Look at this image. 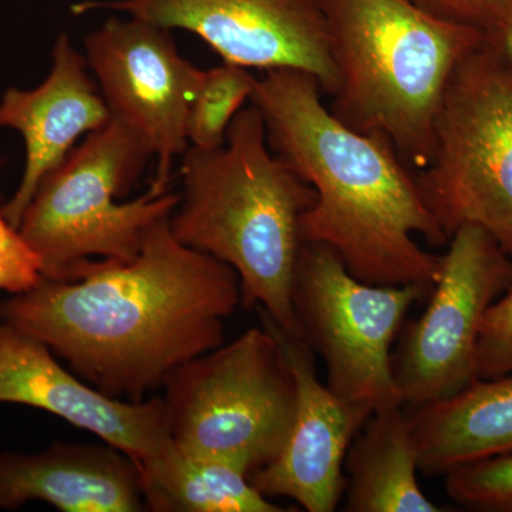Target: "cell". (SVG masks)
Instances as JSON below:
<instances>
[{
  "mask_svg": "<svg viewBox=\"0 0 512 512\" xmlns=\"http://www.w3.org/2000/svg\"><path fill=\"white\" fill-rule=\"evenodd\" d=\"M339 74L330 111L346 126L389 141L413 171L429 165L441 99L483 30L414 0H320Z\"/></svg>",
  "mask_w": 512,
  "mask_h": 512,
  "instance_id": "4",
  "label": "cell"
},
{
  "mask_svg": "<svg viewBox=\"0 0 512 512\" xmlns=\"http://www.w3.org/2000/svg\"><path fill=\"white\" fill-rule=\"evenodd\" d=\"M312 74L266 70L249 103L261 111L268 144L316 192L302 215V244L326 245L350 274L370 285H414L431 292L447 247L414 173L392 144L342 123L323 104Z\"/></svg>",
  "mask_w": 512,
  "mask_h": 512,
  "instance_id": "2",
  "label": "cell"
},
{
  "mask_svg": "<svg viewBox=\"0 0 512 512\" xmlns=\"http://www.w3.org/2000/svg\"><path fill=\"white\" fill-rule=\"evenodd\" d=\"M256 80L247 67L224 63L204 70L188 111L190 146L211 150L224 146L228 128L254 93Z\"/></svg>",
  "mask_w": 512,
  "mask_h": 512,
  "instance_id": "19",
  "label": "cell"
},
{
  "mask_svg": "<svg viewBox=\"0 0 512 512\" xmlns=\"http://www.w3.org/2000/svg\"><path fill=\"white\" fill-rule=\"evenodd\" d=\"M237 272L174 237L170 218L130 262L87 261L0 302V320L45 343L107 396L143 402L178 367L224 343Z\"/></svg>",
  "mask_w": 512,
  "mask_h": 512,
  "instance_id": "1",
  "label": "cell"
},
{
  "mask_svg": "<svg viewBox=\"0 0 512 512\" xmlns=\"http://www.w3.org/2000/svg\"><path fill=\"white\" fill-rule=\"evenodd\" d=\"M117 10L164 29L204 40L224 63L247 69H295L312 74L335 96L339 74L330 52L320 0H109L73 6L76 15Z\"/></svg>",
  "mask_w": 512,
  "mask_h": 512,
  "instance_id": "11",
  "label": "cell"
},
{
  "mask_svg": "<svg viewBox=\"0 0 512 512\" xmlns=\"http://www.w3.org/2000/svg\"><path fill=\"white\" fill-rule=\"evenodd\" d=\"M153 158L133 128L111 117L87 134L39 184L19 232L42 264L43 278L70 281L80 266L137 258L148 232L173 215L180 195L167 191L119 202Z\"/></svg>",
  "mask_w": 512,
  "mask_h": 512,
  "instance_id": "5",
  "label": "cell"
},
{
  "mask_svg": "<svg viewBox=\"0 0 512 512\" xmlns=\"http://www.w3.org/2000/svg\"><path fill=\"white\" fill-rule=\"evenodd\" d=\"M512 286V259L490 234L463 227L441 255L429 305L392 355L404 406L441 402L476 382L478 338L491 305Z\"/></svg>",
  "mask_w": 512,
  "mask_h": 512,
  "instance_id": "9",
  "label": "cell"
},
{
  "mask_svg": "<svg viewBox=\"0 0 512 512\" xmlns=\"http://www.w3.org/2000/svg\"><path fill=\"white\" fill-rule=\"evenodd\" d=\"M84 50L111 117L133 128L156 158L150 191H170L174 161L190 147L188 111L204 70L180 55L170 30L138 18L107 19Z\"/></svg>",
  "mask_w": 512,
  "mask_h": 512,
  "instance_id": "10",
  "label": "cell"
},
{
  "mask_svg": "<svg viewBox=\"0 0 512 512\" xmlns=\"http://www.w3.org/2000/svg\"><path fill=\"white\" fill-rule=\"evenodd\" d=\"M138 468L147 511H288L259 493L245 471L215 458L191 456L173 441Z\"/></svg>",
  "mask_w": 512,
  "mask_h": 512,
  "instance_id": "18",
  "label": "cell"
},
{
  "mask_svg": "<svg viewBox=\"0 0 512 512\" xmlns=\"http://www.w3.org/2000/svg\"><path fill=\"white\" fill-rule=\"evenodd\" d=\"M414 177L448 241L481 228L512 259V59L488 37L451 74L433 157Z\"/></svg>",
  "mask_w": 512,
  "mask_h": 512,
  "instance_id": "6",
  "label": "cell"
},
{
  "mask_svg": "<svg viewBox=\"0 0 512 512\" xmlns=\"http://www.w3.org/2000/svg\"><path fill=\"white\" fill-rule=\"evenodd\" d=\"M349 512H441L421 490L409 410L393 406L367 419L345 458Z\"/></svg>",
  "mask_w": 512,
  "mask_h": 512,
  "instance_id": "17",
  "label": "cell"
},
{
  "mask_svg": "<svg viewBox=\"0 0 512 512\" xmlns=\"http://www.w3.org/2000/svg\"><path fill=\"white\" fill-rule=\"evenodd\" d=\"M181 180L174 237L231 266L241 305L258 306L286 335L301 338L292 303L299 221L316 192L271 150L261 111L251 103L239 111L224 146L188 147Z\"/></svg>",
  "mask_w": 512,
  "mask_h": 512,
  "instance_id": "3",
  "label": "cell"
},
{
  "mask_svg": "<svg viewBox=\"0 0 512 512\" xmlns=\"http://www.w3.org/2000/svg\"><path fill=\"white\" fill-rule=\"evenodd\" d=\"M512 375V286L488 309L476 353L477 379Z\"/></svg>",
  "mask_w": 512,
  "mask_h": 512,
  "instance_id": "21",
  "label": "cell"
},
{
  "mask_svg": "<svg viewBox=\"0 0 512 512\" xmlns=\"http://www.w3.org/2000/svg\"><path fill=\"white\" fill-rule=\"evenodd\" d=\"M450 500L466 510L512 512V453L484 458L444 474Z\"/></svg>",
  "mask_w": 512,
  "mask_h": 512,
  "instance_id": "20",
  "label": "cell"
},
{
  "mask_svg": "<svg viewBox=\"0 0 512 512\" xmlns=\"http://www.w3.org/2000/svg\"><path fill=\"white\" fill-rule=\"evenodd\" d=\"M45 343L0 320V403L62 417L141 464L171 443L163 397L123 402L82 382Z\"/></svg>",
  "mask_w": 512,
  "mask_h": 512,
  "instance_id": "13",
  "label": "cell"
},
{
  "mask_svg": "<svg viewBox=\"0 0 512 512\" xmlns=\"http://www.w3.org/2000/svg\"><path fill=\"white\" fill-rule=\"evenodd\" d=\"M45 501L63 512H140V468L109 446L55 443L33 454L0 453V508Z\"/></svg>",
  "mask_w": 512,
  "mask_h": 512,
  "instance_id": "15",
  "label": "cell"
},
{
  "mask_svg": "<svg viewBox=\"0 0 512 512\" xmlns=\"http://www.w3.org/2000/svg\"><path fill=\"white\" fill-rule=\"evenodd\" d=\"M89 70L86 57L77 52L72 39L60 35L45 82L32 90L8 89L0 99V128L18 131L26 148L18 190L2 208L16 229L43 178L66 160L80 137L106 126L111 119Z\"/></svg>",
  "mask_w": 512,
  "mask_h": 512,
  "instance_id": "14",
  "label": "cell"
},
{
  "mask_svg": "<svg viewBox=\"0 0 512 512\" xmlns=\"http://www.w3.org/2000/svg\"><path fill=\"white\" fill-rule=\"evenodd\" d=\"M163 389L175 446L225 461L249 477L278 456L292 429L295 379L265 320L262 328L178 367Z\"/></svg>",
  "mask_w": 512,
  "mask_h": 512,
  "instance_id": "7",
  "label": "cell"
},
{
  "mask_svg": "<svg viewBox=\"0 0 512 512\" xmlns=\"http://www.w3.org/2000/svg\"><path fill=\"white\" fill-rule=\"evenodd\" d=\"M420 286L370 285L350 274L333 249L302 244L292 303L301 338L322 356L326 386L372 416L402 406L392 348Z\"/></svg>",
  "mask_w": 512,
  "mask_h": 512,
  "instance_id": "8",
  "label": "cell"
},
{
  "mask_svg": "<svg viewBox=\"0 0 512 512\" xmlns=\"http://www.w3.org/2000/svg\"><path fill=\"white\" fill-rule=\"evenodd\" d=\"M487 37L512 59V0L505 9L503 18L498 22L497 28L488 33Z\"/></svg>",
  "mask_w": 512,
  "mask_h": 512,
  "instance_id": "24",
  "label": "cell"
},
{
  "mask_svg": "<svg viewBox=\"0 0 512 512\" xmlns=\"http://www.w3.org/2000/svg\"><path fill=\"white\" fill-rule=\"evenodd\" d=\"M42 278L39 258L0 210V291L26 292Z\"/></svg>",
  "mask_w": 512,
  "mask_h": 512,
  "instance_id": "22",
  "label": "cell"
},
{
  "mask_svg": "<svg viewBox=\"0 0 512 512\" xmlns=\"http://www.w3.org/2000/svg\"><path fill=\"white\" fill-rule=\"evenodd\" d=\"M407 410L424 476L512 453V375L477 379L446 400Z\"/></svg>",
  "mask_w": 512,
  "mask_h": 512,
  "instance_id": "16",
  "label": "cell"
},
{
  "mask_svg": "<svg viewBox=\"0 0 512 512\" xmlns=\"http://www.w3.org/2000/svg\"><path fill=\"white\" fill-rule=\"evenodd\" d=\"M443 18L466 23L485 35L497 28L511 0H414Z\"/></svg>",
  "mask_w": 512,
  "mask_h": 512,
  "instance_id": "23",
  "label": "cell"
},
{
  "mask_svg": "<svg viewBox=\"0 0 512 512\" xmlns=\"http://www.w3.org/2000/svg\"><path fill=\"white\" fill-rule=\"evenodd\" d=\"M278 336L296 384L292 429L278 456L256 470L251 483L264 497H285L309 512H332L346 490L343 463L370 414L336 396L316 375L313 350L286 335L264 311Z\"/></svg>",
  "mask_w": 512,
  "mask_h": 512,
  "instance_id": "12",
  "label": "cell"
}]
</instances>
